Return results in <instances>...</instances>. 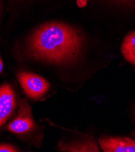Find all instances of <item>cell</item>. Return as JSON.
<instances>
[{
    "label": "cell",
    "mask_w": 135,
    "mask_h": 152,
    "mask_svg": "<svg viewBox=\"0 0 135 152\" xmlns=\"http://www.w3.org/2000/svg\"><path fill=\"white\" fill-rule=\"evenodd\" d=\"M17 150L10 145L1 144L0 145V152H15Z\"/></svg>",
    "instance_id": "8"
},
{
    "label": "cell",
    "mask_w": 135,
    "mask_h": 152,
    "mask_svg": "<svg viewBox=\"0 0 135 152\" xmlns=\"http://www.w3.org/2000/svg\"><path fill=\"white\" fill-rule=\"evenodd\" d=\"M77 3L79 7H84L86 4V0H77Z\"/></svg>",
    "instance_id": "10"
},
{
    "label": "cell",
    "mask_w": 135,
    "mask_h": 152,
    "mask_svg": "<svg viewBox=\"0 0 135 152\" xmlns=\"http://www.w3.org/2000/svg\"><path fill=\"white\" fill-rule=\"evenodd\" d=\"M15 106V96L9 84L0 87V127L4 124Z\"/></svg>",
    "instance_id": "5"
},
{
    "label": "cell",
    "mask_w": 135,
    "mask_h": 152,
    "mask_svg": "<svg viewBox=\"0 0 135 152\" xmlns=\"http://www.w3.org/2000/svg\"><path fill=\"white\" fill-rule=\"evenodd\" d=\"M20 83L25 93L31 98L37 99L46 93L49 84L40 76L28 72H21L18 75Z\"/></svg>",
    "instance_id": "2"
},
{
    "label": "cell",
    "mask_w": 135,
    "mask_h": 152,
    "mask_svg": "<svg viewBox=\"0 0 135 152\" xmlns=\"http://www.w3.org/2000/svg\"><path fill=\"white\" fill-rule=\"evenodd\" d=\"M111 1L124 4L132 7H135V0H111Z\"/></svg>",
    "instance_id": "9"
},
{
    "label": "cell",
    "mask_w": 135,
    "mask_h": 152,
    "mask_svg": "<svg viewBox=\"0 0 135 152\" xmlns=\"http://www.w3.org/2000/svg\"><path fill=\"white\" fill-rule=\"evenodd\" d=\"M3 69V61H2L1 58H0V73H1Z\"/></svg>",
    "instance_id": "11"
},
{
    "label": "cell",
    "mask_w": 135,
    "mask_h": 152,
    "mask_svg": "<svg viewBox=\"0 0 135 152\" xmlns=\"http://www.w3.org/2000/svg\"><path fill=\"white\" fill-rule=\"evenodd\" d=\"M34 121L32 119L31 110L26 100L21 104L18 113L8 126V129L15 133H23L33 128Z\"/></svg>",
    "instance_id": "3"
},
{
    "label": "cell",
    "mask_w": 135,
    "mask_h": 152,
    "mask_svg": "<svg viewBox=\"0 0 135 152\" xmlns=\"http://www.w3.org/2000/svg\"><path fill=\"white\" fill-rule=\"evenodd\" d=\"M58 148L63 151L72 152H99L97 143L92 140H86L81 142L65 143L60 142Z\"/></svg>",
    "instance_id": "6"
},
{
    "label": "cell",
    "mask_w": 135,
    "mask_h": 152,
    "mask_svg": "<svg viewBox=\"0 0 135 152\" xmlns=\"http://www.w3.org/2000/svg\"><path fill=\"white\" fill-rule=\"evenodd\" d=\"M99 143L105 152H135V140L128 138L103 137Z\"/></svg>",
    "instance_id": "4"
},
{
    "label": "cell",
    "mask_w": 135,
    "mask_h": 152,
    "mask_svg": "<svg viewBox=\"0 0 135 152\" xmlns=\"http://www.w3.org/2000/svg\"><path fill=\"white\" fill-rule=\"evenodd\" d=\"M81 32L60 22H49L37 28L30 37L28 50L33 57L57 64L72 63L83 47Z\"/></svg>",
    "instance_id": "1"
},
{
    "label": "cell",
    "mask_w": 135,
    "mask_h": 152,
    "mask_svg": "<svg viewBox=\"0 0 135 152\" xmlns=\"http://www.w3.org/2000/svg\"><path fill=\"white\" fill-rule=\"evenodd\" d=\"M121 52L127 61L135 66V31L125 36L122 44Z\"/></svg>",
    "instance_id": "7"
}]
</instances>
